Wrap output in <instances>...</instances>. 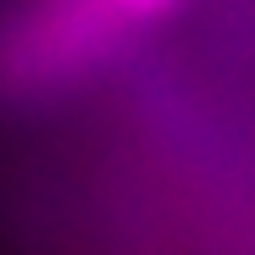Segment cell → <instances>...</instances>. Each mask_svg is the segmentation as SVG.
Returning a JSON list of instances; mask_svg holds the SVG:
<instances>
[{"instance_id":"cell-1","label":"cell","mask_w":255,"mask_h":255,"mask_svg":"<svg viewBox=\"0 0 255 255\" xmlns=\"http://www.w3.org/2000/svg\"><path fill=\"white\" fill-rule=\"evenodd\" d=\"M117 11H133V17H150V11H161V6H172V0H111Z\"/></svg>"}]
</instances>
